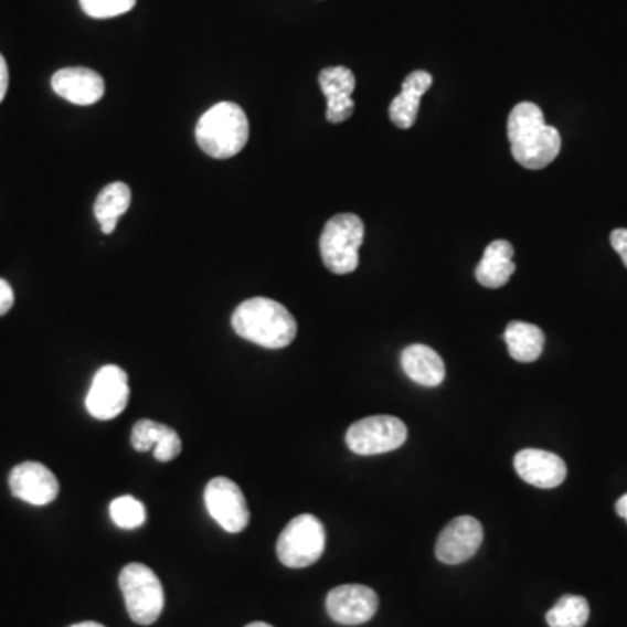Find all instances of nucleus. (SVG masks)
I'll use <instances>...</instances> for the list:
<instances>
[{"mask_svg": "<svg viewBox=\"0 0 627 627\" xmlns=\"http://www.w3.org/2000/svg\"><path fill=\"white\" fill-rule=\"evenodd\" d=\"M512 157L527 170H544L562 150V135L545 125L544 114L532 102H521L508 119Z\"/></svg>", "mask_w": 627, "mask_h": 627, "instance_id": "nucleus-1", "label": "nucleus"}, {"mask_svg": "<svg viewBox=\"0 0 627 627\" xmlns=\"http://www.w3.org/2000/svg\"><path fill=\"white\" fill-rule=\"evenodd\" d=\"M232 328L241 339L265 349H285L297 337V321L279 301L255 297L232 314Z\"/></svg>", "mask_w": 627, "mask_h": 627, "instance_id": "nucleus-2", "label": "nucleus"}, {"mask_svg": "<svg viewBox=\"0 0 627 627\" xmlns=\"http://www.w3.org/2000/svg\"><path fill=\"white\" fill-rule=\"evenodd\" d=\"M195 138L206 156L231 159L248 144V117L240 105L222 102L204 111L195 128Z\"/></svg>", "mask_w": 627, "mask_h": 627, "instance_id": "nucleus-3", "label": "nucleus"}, {"mask_svg": "<svg viewBox=\"0 0 627 627\" xmlns=\"http://www.w3.org/2000/svg\"><path fill=\"white\" fill-rule=\"evenodd\" d=\"M364 243V223L360 216L342 213L328 220L322 229L319 249L328 270L337 276L354 273L360 265Z\"/></svg>", "mask_w": 627, "mask_h": 627, "instance_id": "nucleus-4", "label": "nucleus"}, {"mask_svg": "<svg viewBox=\"0 0 627 627\" xmlns=\"http://www.w3.org/2000/svg\"><path fill=\"white\" fill-rule=\"evenodd\" d=\"M119 586L132 623L150 626L161 617L164 589L152 570L141 563H129L120 570Z\"/></svg>", "mask_w": 627, "mask_h": 627, "instance_id": "nucleus-5", "label": "nucleus"}, {"mask_svg": "<svg viewBox=\"0 0 627 627\" xmlns=\"http://www.w3.org/2000/svg\"><path fill=\"white\" fill-rule=\"evenodd\" d=\"M327 532L314 514H300L286 524L277 539V557L288 568H307L325 553Z\"/></svg>", "mask_w": 627, "mask_h": 627, "instance_id": "nucleus-6", "label": "nucleus"}, {"mask_svg": "<svg viewBox=\"0 0 627 627\" xmlns=\"http://www.w3.org/2000/svg\"><path fill=\"white\" fill-rule=\"evenodd\" d=\"M408 439L405 422L391 415L361 418L349 427L347 446L358 455H380L397 450Z\"/></svg>", "mask_w": 627, "mask_h": 627, "instance_id": "nucleus-7", "label": "nucleus"}, {"mask_svg": "<svg viewBox=\"0 0 627 627\" xmlns=\"http://www.w3.org/2000/svg\"><path fill=\"white\" fill-rule=\"evenodd\" d=\"M128 401V373L116 364L99 368L86 396L89 415L98 421H111L125 412Z\"/></svg>", "mask_w": 627, "mask_h": 627, "instance_id": "nucleus-8", "label": "nucleus"}, {"mask_svg": "<svg viewBox=\"0 0 627 627\" xmlns=\"http://www.w3.org/2000/svg\"><path fill=\"white\" fill-rule=\"evenodd\" d=\"M204 502H206L210 517L225 532L241 533L248 527V502L241 488L232 479L223 478V476L211 479L204 490Z\"/></svg>", "mask_w": 627, "mask_h": 627, "instance_id": "nucleus-9", "label": "nucleus"}, {"mask_svg": "<svg viewBox=\"0 0 627 627\" xmlns=\"http://www.w3.org/2000/svg\"><path fill=\"white\" fill-rule=\"evenodd\" d=\"M379 610L375 591L360 584L334 587L327 596V612L331 619L342 626H360L373 619Z\"/></svg>", "mask_w": 627, "mask_h": 627, "instance_id": "nucleus-10", "label": "nucleus"}, {"mask_svg": "<svg viewBox=\"0 0 627 627\" xmlns=\"http://www.w3.org/2000/svg\"><path fill=\"white\" fill-rule=\"evenodd\" d=\"M481 542H483L481 523L472 517H458L446 524L439 535L436 556L446 565H460L478 553Z\"/></svg>", "mask_w": 627, "mask_h": 627, "instance_id": "nucleus-11", "label": "nucleus"}, {"mask_svg": "<svg viewBox=\"0 0 627 627\" xmlns=\"http://www.w3.org/2000/svg\"><path fill=\"white\" fill-rule=\"evenodd\" d=\"M9 488L17 499L32 506H47L60 493L56 476L39 463H23L9 475Z\"/></svg>", "mask_w": 627, "mask_h": 627, "instance_id": "nucleus-12", "label": "nucleus"}, {"mask_svg": "<svg viewBox=\"0 0 627 627\" xmlns=\"http://www.w3.org/2000/svg\"><path fill=\"white\" fill-rule=\"evenodd\" d=\"M54 93L66 102L81 107L95 105L105 93L104 77L86 66H68L51 78Z\"/></svg>", "mask_w": 627, "mask_h": 627, "instance_id": "nucleus-13", "label": "nucleus"}, {"mask_svg": "<svg viewBox=\"0 0 627 627\" xmlns=\"http://www.w3.org/2000/svg\"><path fill=\"white\" fill-rule=\"evenodd\" d=\"M319 86L327 96V120L331 125L346 123L354 114L355 77L346 66H330L319 74Z\"/></svg>", "mask_w": 627, "mask_h": 627, "instance_id": "nucleus-14", "label": "nucleus"}, {"mask_svg": "<svg viewBox=\"0 0 627 627\" xmlns=\"http://www.w3.org/2000/svg\"><path fill=\"white\" fill-rule=\"evenodd\" d=\"M514 469L523 481L544 490L560 487L566 478V466L562 457L535 448L521 450L514 457Z\"/></svg>", "mask_w": 627, "mask_h": 627, "instance_id": "nucleus-15", "label": "nucleus"}, {"mask_svg": "<svg viewBox=\"0 0 627 627\" xmlns=\"http://www.w3.org/2000/svg\"><path fill=\"white\" fill-rule=\"evenodd\" d=\"M131 445L137 451H149L159 463H171L182 451V439L170 425L153 421H138L132 427Z\"/></svg>", "mask_w": 627, "mask_h": 627, "instance_id": "nucleus-16", "label": "nucleus"}, {"mask_svg": "<svg viewBox=\"0 0 627 627\" xmlns=\"http://www.w3.org/2000/svg\"><path fill=\"white\" fill-rule=\"evenodd\" d=\"M433 86V75L425 71H415L403 81V89L392 99L389 117L400 129H410L417 120L421 98Z\"/></svg>", "mask_w": 627, "mask_h": 627, "instance_id": "nucleus-17", "label": "nucleus"}, {"mask_svg": "<svg viewBox=\"0 0 627 627\" xmlns=\"http://www.w3.org/2000/svg\"><path fill=\"white\" fill-rule=\"evenodd\" d=\"M401 366L415 384L424 387H438L446 375L442 355L422 343L406 347L405 351L401 352Z\"/></svg>", "mask_w": 627, "mask_h": 627, "instance_id": "nucleus-18", "label": "nucleus"}, {"mask_svg": "<svg viewBox=\"0 0 627 627\" xmlns=\"http://www.w3.org/2000/svg\"><path fill=\"white\" fill-rule=\"evenodd\" d=\"M514 248L509 241L497 240L488 244L483 258L476 268V279L485 288L497 289L508 285L517 264L512 262Z\"/></svg>", "mask_w": 627, "mask_h": 627, "instance_id": "nucleus-19", "label": "nucleus"}, {"mask_svg": "<svg viewBox=\"0 0 627 627\" xmlns=\"http://www.w3.org/2000/svg\"><path fill=\"white\" fill-rule=\"evenodd\" d=\"M503 339L508 343L512 360L520 361V363H533L541 358L544 351V331L530 322H509Z\"/></svg>", "mask_w": 627, "mask_h": 627, "instance_id": "nucleus-20", "label": "nucleus"}, {"mask_svg": "<svg viewBox=\"0 0 627 627\" xmlns=\"http://www.w3.org/2000/svg\"><path fill=\"white\" fill-rule=\"evenodd\" d=\"M131 204V189L125 182L108 183L95 203V216L104 234L116 231L117 222L125 215Z\"/></svg>", "mask_w": 627, "mask_h": 627, "instance_id": "nucleus-21", "label": "nucleus"}, {"mask_svg": "<svg viewBox=\"0 0 627 627\" xmlns=\"http://www.w3.org/2000/svg\"><path fill=\"white\" fill-rule=\"evenodd\" d=\"M549 627H584L589 620V603L582 596H563L545 615Z\"/></svg>", "mask_w": 627, "mask_h": 627, "instance_id": "nucleus-22", "label": "nucleus"}, {"mask_svg": "<svg viewBox=\"0 0 627 627\" xmlns=\"http://www.w3.org/2000/svg\"><path fill=\"white\" fill-rule=\"evenodd\" d=\"M110 518L116 527L125 530L140 529L147 520L145 506L131 496L117 497L110 503Z\"/></svg>", "mask_w": 627, "mask_h": 627, "instance_id": "nucleus-23", "label": "nucleus"}, {"mask_svg": "<svg viewBox=\"0 0 627 627\" xmlns=\"http://www.w3.org/2000/svg\"><path fill=\"white\" fill-rule=\"evenodd\" d=\"M137 0H81V8L87 17L96 20L120 17L131 11Z\"/></svg>", "mask_w": 627, "mask_h": 627, "instance_id": "nucleus-24", "label": "nucleus"}, {"mask_svg": "<svg viewBox=\"0 0 627 627\" xmlns=\"http://www.w3.org/2000/svg\"><path fill=\"white\" fill-rule=\"evenodd\" d=\"M612 248L619 253L627 268V229H617L610 234Z\"/></svg>", "mask_w": 627, "mask_h": 627, "instance_id": "nucleus-25", "label": "nucleus"}, {"mask_svg": "<svg viewBox=\"0 0 627 627\" xmlns=\"http://www.w3.org/2000/svg\"><path fill=\"white\" fill-rule=\"evenodd\" d=\"M14 294L13 288L4 279H0V316H4L9 310L13 309Z\"/></svg>", "mask_w": 627, "mask_h": 627, "instance_id": "nucleus-26", "label": "nucleus"}, {"mask_svg": "<svg viewBox=\"0 0 627 627\" xmlns=\"http://www.w3.org/2000/svg\"><path fill=\"white\" fill-rule=\"evenodd\" d=\"M8 87H9L8 63H6L4 56L0 54V104H2V99L6 98V93H8Z\"/></svg>", "mask_w": 627, "mask_h": 627, "instance_id": "nucleus-27", "label": "nucleus"}, {"mask_svg": "<svg viewBox=\"0 0 627 627\" xmlns=\"http://www.w3.org/2000/svg\"><path fill=\"white\" fill-rule=\"evenodd\" d=\"M615 511H617V514H619L620 518H624V520L627 521V493L617 500V503H615Z\"/></svg>", "mask_w": 627, "mask_h": 627, "instance_id": "nucleus-28", "label": "nucleus"}, {"mask_svg": "<svg viewBox=\"0 0 627 627\" xmlns=\"http://www.w3.org/2000/svg\"><path fill=\"white\" fill-rule=\"evenodd\" d=\"M71 627H105V626L104 624H98V623H81V624H75V626Z\"/></svg>", "mask_w": 627, "mask_h": 627, "instance_id": "nucleus-29", "label": "nucleus"}, {"mask_svg": "<svg viewBox=\"0 0 627 627\" xmlns=\"http://www.w3.org/2000/svg\"><path fill=\"white\" fill-rule=\"evenodd\" d=\"M246 627H273V626H270V624L267 623H253L248 624V626Z\"/></svg>", "mask_w": 627, "mask_h": 627, "instance_id": "nucleus-30", "label": "nucleus"}]
</instances>
